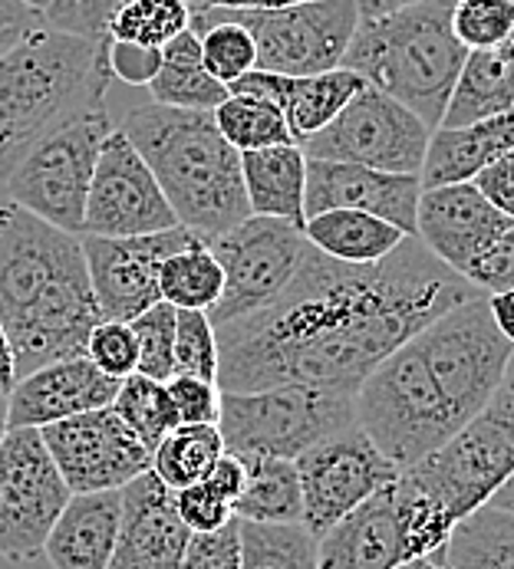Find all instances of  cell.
<instances>
[{
  "instance_id": "6f0895ef",
  "label": "cell",
  "mask_w": 514,
  "mask_h": 569,
  "mask_svg": "<svg viewBox=\"0 0 514 569\" xmlns=\"http://www.w3.org/2000/svg\"><path fill=\"white\" fill-rule=\"evenodd\" d=\"M359 17L363 20H373V17H386V13H396L403 7H413V3H423V0H353Z\"/></svg>"
},
{
  "instance_id": "8d00e7d4",
  "label": "cell",
  "mask_w": 514,
  "mask_h": 569,
  "mask_svg": "<svg viewBox=\"0 0 514 569\" xmlns=\"http://www.w3.org/2000/svg\"><path fill=\"white\" fill-rule=\"evenodd\" d=\"M112 411L126 421V428L149 448L156 451L171 431L181 425L178 408L171 402L169 386L156 382L149 376H129L119 386V396L112 402Z\"/></svg>"
},
{
  "instance_id": "60d3db41",
  "label": "cell",
  "mask_w": 514,
  "mask_h": 569,
  "mask_svg": "<svg viewBox=\"0 0 514 569\" xmlns=\"http://www.w3.org/2000/svg\"><path fill=\"white\" fill-rule=\"evenodd\" d=\"M452 30L465 50H495L514 40V0H458Z\"/></svg>"
},
{
  "instance_id": "b9f144b4",
  "label": "cell",
  "mask_w": 514,
  "mask_h": 569,
  "mask_svg": "<svg viewBox=\"0 0 514 569\" xmlns=\"http://www.w3.org/2000/svg\"><path fill=\"white\" fill-rule=\"evenodd\" d=\"M175 320L178 310L162 300L129 323L139 346V376L156 382H169L175 376Z\"/></svg>"
},
{
  "instance_id": "8992f818",
  "label": "cell",
  "mask_w": 514,
  "mask_h": 569,
  "mask_svg": "<svg viewBox=\"0 0 514 569\" xmlns=\"http://www.w3.org/2000/svg\"><path fill=\"white\" fill-rule=\"evenodd\" d=\"M356 421L399 471L426 461L462 428L416 342L399 346L366 376L356 392Z\"/></svg>"
},
{
  "instance_id": "7a4b0ae2",
  "label": "cell",
  "mask_w": 514,
  "mask_h": 569,
  "mask_svg": "<svg viewBox=\"0 0 514 569\" xmlns=\"http://www.w3.org/2000/svg\"><path fill=\"white\" fill-rule=\"evenodd\" d=\"M159 178L185 231L211 244L251 218L241 152L221 136L211 112L139 106L119 126Z\"/></svg>"
},
{
  "instance_id": "bcb514c9",
  "label": "cell",
  "mask_w": 514,
  "mask_h": 569,
  "mask_svg": "<svg viewBox=\"0 0 514 569\" xmlns=\"http://www.w3.org/2000/svg\"><path fill=\"white\" fill-rule=\"evenodd\" d=\"M181 569H241V520L215 533H191Z\"/></svg>"
},
{
  "instance_id": "ac0fdd59",
  "label": "cell",
  "mask_w": 514,
  "mask_h": 569,
  "mask_svg": "<svg viewBox=\"0 0 514 569\" xmlns=\"http://www.w3.org/2000/svg\"><path fill=\"white\" fill-rule=\"evenodd\" d=\"M195 234L185 228H171L146 238H92L83 234L86 267L92 280V293L99 300L102 320L132 323L156 303H162L159 273L175 250L188 244Z\"/></svg>"
},
{
  "instance_id": "44dd1931",
  "label": "cell",
  "mask_w": 514,
  "mask_h": 569,
  "mask_svg": "<svg viewBox=\"0 0 514 569\" xmlns=\"http://www.w3.org/2000/svg\"><path fill=\"white\" fill-rule=\"evenodd\" d=\"M505 218L472 181L426 188L416 214V238L455 273H465L508 228Z\"/></svg>"
},
{
  "instance_id": "f546056e",
  "label": "cell",
  "mask_w": 514,
  "mask_h": 569,
  "mask_svg": "<svg viewBox=\"0 0 514 569\" xmlns=\"http://www.w3.org/2000/svg\"><path fill=\"white\" fill-rule=\"evenodd\" d=\"M363 89H366V80L346 67L317 73V77H297V80L287 77L280 109H284L294 142L304 146L307 139L324 132Z\"/></svg>"
},
{
  "instance_id": "4316f807",
  "label": "cell",
  "mask_w": 514,
  "mask_h": 569,
  "mask_svg": "<svg viewBox=\"0 0 514 569\" xmlns=\"http://www.w3.org/2000/svg\"><path fill=\"white\" fill-rule=\"evenodd\" d=\"M514 109V40L495 50H468V60L442 116L445 129L472 126Z\"/></svg>"
},
{
  "instance_id": "4fadbf2b",
  "label": "cell",
  "mask_w": 514,
  "mask_h": 569,
  "mask_svg": "<svg viewBox=\"0 0 514 569\" xmlns=\"http://www.w3.org/2000/svg\"><path fill=\"white\" fill-rule=\"evenodd\" d=\"M208 247L225 270V293L208 313L215 329H221L270 307L297 277L310 241L290 221L251 214Z\"/></svg>"
},
{
  "instance_id": "816d5d0a",
  "label": "cell",
  "mask_w": 514,
  "mask_h": 569,
  "mask_svg": "<svg viewBox=\"0 0 514 569\" xmlns=\"http://www.w3.org/2000/svg\"><path fill=\"white\" fill-rule=\"evenodd\" d=\"M43 23V13L27 7L23 0H0V57Z\"/></svg>"
},
{
  "instance_id": "c3c4849f",
  "label": "cell",
  "mask_w": 514,
  "mask_h": 569,
  "mask_svg": "<svg viewBox=\"0 0 514 569\" xmlns=\"http://www.w3.org/2000/svg\"><path fill=\"white\" fill-rule=\"evenodd\" d=\"M462 277L488 297L514 290V224Z\"/></svg>"
},
{
  "instance_id": "ee69618b",
  "label": "cell",
  "mask_w": 514,
  "mask_h": 569,
  "mask_svg": "<svg viewBox=\"0 0 514 569\" xmlns=\"http://www.w3.org/2000/svg\"><path fill=\"white\" fill-rule=\"evenodd\" d=\"M122 0H50L43 10L47 27L86 37V40H109V20Z\"/></svg>"
},
{
  "instance_id": "1f68e13d",
  "label": "cell",
  "mask_w": 514,
  "mask_h": 569,
  "mask_svg": "<svg viewBox=\"0 0 514 569\" xmlns=\"http://www.w3.org/2000/svg\"><path fill=\"white\" fill-rule=\"evenodd\" d=\"M159 290H162V300L171 303L175 310L211 313L225 293V270L211 247L201 238H191L162 263Z\"/></svg>"
},
{
  "instance_id": "7402d4cb",
  "label": "cell",
  "mask_w": 514,
  "mask_h": 569,
  "mask_svg": "<svg viewBox=\"0 0 514 569\" xmlns=\"http://www.w3.org/2000/svg\"><path fill=\"white\" fill-rule=\"evenodd\" d=\"M191 530L178 517L175 490L156 471L122 488V530L109 569H181Z\"/></svg>"
},
{
  "instance_id": "9a60e30c",
  "label": "cell",
  "mask_w": 514,
  "mask_h": 569,
  "mask_svg": "<svg viewBox=\"0 0 514 569\" xmlns=\"http://www.w3.org/2000/svg\"><path fill=\"white\" fill-rule=\"evenodd\" d=\"M297 475L304 490V527L320 540L346 513H353L376 490L393 485L403 471L359 425H353L304 451L297 458Z\"/></svg>"
},
{
  "instance_id": "8fae6325",
  "label": "cell",
  "mask_w": 514,
  "mask_h": 569,
  "mask_svg": "<svg viewBox=\"0 0 514 569\" xmlns=\"http://www.w3.org/2000/svg\"><path fill=\"white\" fill-rule=\"evenodd\" d=\"M198 20H235L257 43V70L317 77L343 67L359 27L353 0H307L280 10H191Z\"/></svg>"
},
{
  "instance_id": "2e32d148",
  "label": "cell",
  "mask_w": 514,
  "mask_h": 569,
  "mask_svg": "<svg viewBox=\"0 0 514 569\" xmlns=\"http://www.w3.org/2000/svg\"><path fill=\"white\" fill-rule=\"evenodd\" d=\"M181 228L149 162L122 129H112L99 149L86 201L83 234L92 238H146Z\"/></svg>"
},
{
  "instance_id": "603a6c76",
  "label": "cell",
  "mask_w": 514,
  "mask_h": 569,
  "mask_svg": "<svg viewBox=\"0 0 514 569\" xmlns=\"http://www.w3.org/2000/svg\"><path fill=\"white\" fill-rule=\"evenodd\" d=\"M119 379H109L89 356L63 359L23 376L10 392V428H47L86 411L112 408Z\"/></svg>"
},
{
  "instance_id": "681fc988",
  "label": "cell",
  "mask_w": 514,
  "mask_h": 569,
  "mask_svg": "<svg viewBox=\"0 0 514 569\" xmlns=\"http://www.w3.org/2000/svg\"><path fill=\"white\" fill-rule=\"evenodd\" d=\"M109 70H112V80L149 89V82L156 80L162 70V50L109 40Z\"/></svg>"
},
{
  "instance_id": "94428289",
  "label": "cell",
  "mask_w": 514,
  "mask_h": 569,
  "mask_svg": "<svg viewBox=\"0 0 514 569\" xmlns=\"http://www.w3.org/2000/svg\"><path fill=\"white\" fill-rule=\"evenodd\" d=\"M7 431H10V392L0 389V445L7 438Z\"/></svg>"
},
{
  "instance_id": "9c48e42d",
  "label": "cell",
  "mask_w": 514,
  "mask_h": 569,
  "mask_svg": "<svg viewBox=\"0 0 514 569\" xmlns=\"http://www.w3.org/2000/svg\"><path fill=\"white\" fill-rule=\"evenodd\" d=\"M413 342L462 425L495 399L512 369L514 346L492 317L488 293L458 303Z\"/></svg>"
},
{
  "instance_id": "74e56055",
  "label": "cell",
  "mask_w": 514,
  "mask_h": 569,
  "mask_svg": "<svg viewBox=\"0 0 514 569\" xmlns=\"http://www.w3.org/2000/svg\"><path fill=\"white\" fill-rule=\"evenodd\" d=\"M191 30L185 0H122L109 20V40L162 50L178 33Z\"/></svg>"
},
{
  "instance_id": "e575fe53",
  "label": "cell",
  "mask_w": 514,
  "mask_h": 569,
  "mask_svg": "<svg viewBox=\"0 0 514 569\" xmlns=\"http://www.w3.org/2000/svg\"><path fill=\"white\" fill-rule=\"evenodd\" d=\"M241 569H320V540L304 523L241 520Z\"/></svg>"
},
{
  "instance_id": "f5cc1de1",
  "label": "cell",
  "mask_w": 514,
  "mask_h": 569,
  "mask_svg": "<svg viewBox=\"0 0 514 569\" xmlns=\"http://www.w3.org/2000/svg\"><path fill=\"white\" fill-rule=\"evenodd\" d=\"M245 481H248L245 461H241L238 455H231V451H225V455H221V461H218V465L211 468V475H208V485L221 490V493L231 500V507H235V500L241 497Z\"/></svg>"
},
{
  "instance_id": "3957f363",
  "label": "cell",
  "mask_w": 514,
  "mask_h": 569,
  "mask_svg": "<svg viewBox=\"0 0 514 569\" xmlns=\"http://www.w3.org/2000/svg\"><path fill=\"white\" fill-rule=\"evenodd\" d=\"M109 40L37 27L0 57V171L109 96Z\"/></svg>"
},
{
  "instance_id": "cb8c5ba5",
  "label": "cell",
  "mask_w": 514,
  "mask_h": 569,
  "mask_svg": "<svg viewBox=\"0 0 514 569\" xmlns=\"http://www.w3.org/2000/svg\"><path fill=\"white\" fill-rule=\"evenodd\" d=\"M122 530V490L73 493L43 553L53 569H109Z\"/></svg>"
},
{
  "instance_id": "6125c7cd",
  "label": "cell",
  "mask_w": 514,
  "mask_h": 569,
  "mask_svg": "<svg viewBox=\"0 0 514 569\" xmlns=\"http://www.w3.org/2000/svg\"><path fill=\"white\" fill-rule=\"evenodd\" d=\"M13 208H17V204H10L7 198H0V228H3L7 221H10V214H13Z\"/></svg>"
},
{
  "instance_id": "83f0119b",
  "label": "cell",
  "mask_w": 514,
  "mask_h": 569,
  "mask_svg": "<svg viewBox=\"0 0 514 569\" xmlns=\"http://www.w3.org/2000/svg\"><path fill=\"white\" fill-rule=\"evenodd\" d=\"M149 96L156 106L188 109V112H215L231 96V89L205 70L201 40L195 30H185L162 47V70L149 82Z\"/></svg>"
},
{
  "instance_id": "5bb4252c",
  "label": "cell",
  "mask_w": 514,
  "mask_h": 569,
  "mask_svg": "<svg viewBox=\"0 0 514 569\" xmlns=\"http://www.w3.org/2000/svg\"><path fill=\"white\" fill-rule=\"evenodd\" d=\"M428 139L432 129L413 109L366 86L324 132L307 139L300 149L307 159L366 164L393 174H423Z\"/></svg>"
},
{
  "instance_id": "d6a6232c",
  "label": "cell",
  "mask_w": 514,
  "mask_h": 569,
  "mask_svg": "<svg viewBox=\"0 0 514 569\" xmlns=\"http://www.w3.org/2000/svg\"><path fill=\"white\" fill-rule=\"evenodd\" d=\"M445 557L452 569H514V513L475 510L452 530Z\"/></svg>"
},
{
  "instance_id": "7c38bea8",
  "label": "cell",
  "mask_w": 514,
  "mask_h": 569,
  "mask_svg": "<svg viewBox=\"0 0 514 569\" xmlns=\"http://www.w3.org/2000/svg\"><path fill=\"white\" fill-rule=\"evenodd\" d=\"M70 497L40 428H10L0 445V560H37Z\"/></svg>"
},
{
  "instance_id": "d590c367",
  "label": "cell",
  "mask_w": 514,
  "mask_h": 569,
  "mask_svg": "<svg viewBox=\"0 0 514 569\" xmlns=\"http://www.w3.org/2000/svg\"><path fill=\"white\" fill-rule=\"evenodd\" d=\"M215 122L221 129V136L245 156L257 149H274V146H297L284 109L270 99L248 96V92H231L215 112Z\"/></svg>"
},
{
  "instance_id": "7bdbcfd3",
  "label": "cell",
  "mask_w": 514,
  "mask_h": 569,
  "mask_svg": "<svg viewBox=\"0 0 514 569\" xmlns=\"http://www.w3.org/2000/svg\"><path fill=\"white\" fill-rule=\"evenodd\" d=\"M86 356L92 359V366L99 372H106L109 379H119V382L139 372V346H136V332L129 323L102 320L89 332Z\"/></svg>"
},
{
  "instance_id": "ab89813d",
  "label": "cell",
  "mask_w": 514,
  "mask_h": 569,
  "mask_svg": "<svg viewBox=\"0 0 514 569\" xmlns=\"http://www.w3.org/2000/svg\"><path fill=\"white\" fill-rule=\"evenodd\" d=\"M218 369H221V346H218V329L211 323V317L201 310H178L175 376L218 382Z\"/></svg>"
},
{
  "instance_id": "d4e9b609",
  "label": "cell",
  "mask_w": 514,
  "mask_h": 569,
  "mask_svg": "<svg viewBox=\"0 0 514 569\" xmlns=\"http://www.w3.org/2000/svg\"><path fill=\"white\" fill-rule=\"evenodd\" d=\"M508 152H514V109L458 129L438 126L428 139L426 164L419 174L423 188L475 181V174H482Z\"/></svg>"
},
{
  "instance_id": "db71d44e",
  "label": "cell",
  "mask_w": 514,
  "mask_h": 569,
  "mask_svg": "<svg viewBox=\"0 0 514 569\" xmlns=\"http://www.w3.org/2000/svg\"><path fill=\"white\" fill-rule=\"evenodd\" d=\"M188 10H280L307 0H185Z\"/></svg>"
},
{
  "instance_id": "d6986e66",
  "label": "cell",
  "mask_w": 514,
  "mask_h": 569,
  "mask_svg": "<svg viewBox=\"0 0 514 569\" xmlns=\"http://www.w3.org/2000/svg\"><path fill=\"white\" fill-rule=\"evenodd\" d=\"M83 257V241L20 208L0 228V323L10 332L40 293Z\"/></svg>"
},
{
  "instance_id": "680465c9",
  "label": "cell",
  "mask_w": 514,
  "mask_h": 569,
  "mask_svg": "<svg viewBox=\"0 0 514 569\" xmlns=\"http://www.w3.org/2000/svg\"><path fill=\"white\" fill-rule=\"evenodd\" d=\"M488 507H495V510H505V513H514V475L502 485V488L495 490V497L488 500Z\"/></svg>"
},
{
  "instance_id": "4dcf8cb0",
  "label": "cell",
  "mask_w": 514,
  "mask_h": 569,
  "mask_svg": "<svg viewBox=\"0 0 514 569\" xmlns=\"http://www.w3.org/2000/svg\"><path fill=\"white\" fill-rule=\"evenodd\" d=\"M241 458V455H238ZM248 481L235 500V517L248 523H304V490L297 461L241 458Z\"/></svg>"
},
{
  "instance_id": "be15d7a7",
  "label": "cell",
  "mask_w": 514,
  "mask_h": 569,
  "mask_svg": "<svg viewBox=\"0 0 514 569\" xmlns=\"http://www.w3.org/2000/svg\"><path fill=\"white\" fill-rule=\"evenodd\" d=\"M23 3H27V7H33V10H40V13L50 7V0H23Z\"/></svg>"
},
{
  "instance_id": "7dc6e473",
  "label": "cell",
  "mask_w": 514,
  "mask_h": 569,
  "mask_svg": "<svg viewBox=\"0 0 514 569\" xmlns=\"http://www.w3.org/2000/svg\"><path fill=\"white\" fill-rule=\"evenodd\" d=\"M181 425H218L221 418V386L205 379L175 376L166 382Z\"/></svg>"
},
{
  "instance_id": "836d02e7",
  "label": "cell",
  "mask_w": 514,
  "mask_h": 569,
  "mask_svg": "<svg viewBox=\"0 0 514 569\" xmlns=\"http://www.w3.org/2000/svg\"><path fill=\"white\" fill-rule=\"evenodd\" d=\"M225 455V438L218 425H178L152 451V471L171 490H185L208 481L211 468Z\"/></svg>"
},
{
  "instance_id": "9f6ffc18",
  "label": "cell",
  "mask_w": 514,
  "mask_h": 569,
  "mask_svg": "<svg viewBox=\"0 0 514 569\" xmlns=\"http://www.w3.org/2000/svg\"><path fill=\"white\" fill-rule=\"evenodd\" d=\"M13 386H17V356H13L7 329L0 323V389L13 392Z\"/></svg>"
},
{
  "instance_id": "5b68a950",
  "label": "cell",
  "mask_w": 514,
  "mask_h": 569,
  "mask_svg": "<svg viewBox=\"0 0 514 569\" xmlns=\"http://www.w3.org/2000/svg\"><path fill=\"white\" fill-rule=\"evenodd\" d=\"M458 523L409 471L320 537V569H399L448 547Z\"/></svg>"
},
{
  "instance_id": "52a82bcc",
  "label": "cell",
  "mask_w": 514,
  "mask_h": 569,
  "mask_svg": "<svg viewBox=\"0 0 514 569\" xmlns=\"http://www.w3.org/2000/svg\"><path fill=\"white\" fill-rule=\"evenodd\" d=\"M109 132L106 106L73 116L0 171V198L67 234L83 238L86 201Z\"/></svg>"
},
{
  "instance_id": "6da1fadb",
  "label": "cell",
  "mask_w": 514,
  "mask_h": 569,
  "mask_svg": "<svg viewBox=\"0 0 514 569\" xmlns=\"http://www.w3.org/2000/svg\"><path fill=\"white\" fill-rule=\"evenodd\" d=\"M478 293L485 290L448 270L419 238H406L379 263H343L310 247L270 307L218 329V386H317L356 396L383 359Z\"/></svg>"
},
{
  "instance_id": "f35d334b",
  "label": "cell",
  "mask_w": 514,
  "mask_h": 569,
  "mask_svg": "<svg viewBox=\"0 0 514 569\" xmlns=\"http://www.w3.org/2000/svg\"><path fill=\"white\" fill-rule=\"evenodd\" d=\"M191 30L201 40L205 70L218 82H225L228 89L241 77H248L251 70H257V43L241 23L191 17Z\"/></svg>"
},
{
  "instance_id": "f907efd6",
  "label": "cell",
  "mask_w": 514,
  "mask_h": 569,
  "mask_svg": "<svg viewBox=\"0 0 514 569\" xmlns=\"http://www.w3.org/2000/svg\"><path fill=\"white\" fill-rule=\"evenodd\" d=\"M505 218L514 221V152H508L505 159H498L495 164H488L482 174H475L472 181Z\"/></svg>"
},
{
  "instance_id": "ba28073f",
  "label": "cell",
  "mask_w": 514,
  "mask_h": 569,
  "mask_svg": "<svg viewBox=\"0 0 514 569\" xmlns=\"http://www.w3.org/2000/svg\"><path fill=\"white\" fill-rule=\"evenodd\" d=\"M356 421V396L317 386H270L257 392H221L218 431L225 451L241 458L297 461L314 445Z\"/></svg>"
},
{
  "instance_id": "e0dca14e",
  "label": "cell",
  "mask_w": 514,
  "mask_h": 569,
  "mask_svg": "<svg viewBox=\"0 0 514 569\" xmlns=\"http://www.w3.org/2000/svg\"><path fill=\"white\" fill-rule=\"evenodd\" d=\"M40 435L73 493L122 490L152 471V451L126 428L112 408L47 425Z\"/></svg>"
},
{
  "instance_id": "f1b7e54d",
  "label": "cell",
  "mask_w": 514,
  "mask_h": 569,
  "mask_svg": "<svg viewBox=\"0 0 514 569\" xmlns=\"http://www.w3.org/2000/svg\"><path fill=\"white\" fill-rule=\"evenodd\" d=\"M304 234L310 247L343 263H379L409 238L383 218L363 211H343V208L307 218Z\"/></svg>"
},
{
  "instance_id": "f6af8a7d",
  "label": "cell",
  "mask_w": 514,
  "mask_h": 569,
  "mask_svg": "<svg viewBox=\"0 0 514 569\" xmlns=\"http://www.w3.org/2000/svg\"><path fill=\"white\" fill-rule=\"evenodd\" d=\"M175 507H178V517L185 520V527L191 533H215V530H221L225 523L235 520L231 500L218 488H211L208 481L175 490Z\"/></svg>"
},
{
  "instance_id": "ffe728a7",
  "label": "cell",
  "mask_w": 514,
  "mask_h": 569,
  "mask_svg": "<svg viewBox=\"0 0 514 569\" xmlns=\"http://www.w3.org/2000/svg\"><path fill=\"white\" fill-rule=\"evenodd\" d=\"M419 174H393L366 164L307 159V218L320 211H363L396 224L403 234L416 238V214L423 198Z\"/></svg>"
},
{
  "instance_id": "91938a15",
  "label": "cell",
  "mask_w": 514,
  "mask_h": 569,
  "mask_svg": "<svg viewBox=\"0 0 514 569\" xmlns=\"http://www.w3.org/2000/svg\"><path fill=\"white\" fill-rule=\"evenodd\" d=\"M399 569H452V567H448V557H445V550H438V553H432V557L413 560V563H406V567H399Z\"/></svg>"
},
{
  "instance_id": "11a10c76",
  "label": "cell",
  "mask_w": 514,
  "mask_h": 569,
  "mask_svg": "<svg viewBox=\"0 0 514 569\" xmlns=\"http://www.w3.org/2000/svg\"><path fill=\"white\" fill-rule=\"evenodd\" d=\"M488 303H492V317H495L498 329L505 332V339L514 346V290H508V293H492Z\"/></svg>"
},
{
  "instance_id": "277c9868",
  "label": "cell",
  "mask_w": 514,
  "mask_h": 569,
  "mask_svg": "<svg viewBox=\"0 0 514 569\" xmlns=\"http://www.w3.org/2000/svg\"><path fill=\"white\" fill-rule=\"evenodd\" d=\"M458 0H423L386 17L363 20L343 57V67L366 86L413 109L428 129L442 126L452 89L468 50L452 30Z\"/></svg>"
},
{
  "instance_id": "30bf717a",
  "label": "cell",
  "mask_w": 514,
  "mask_h": 569,
  "mask_svg": "<svg viewBox=\"0 0 514 569\" xmlns=\"http://www.w3.org/2000/svg\"><path fill=\"white\" fill-rule=\"evenodd\" d=\"M409 475L445 503L455 523L488 507L495 490L514 475V372L488 406L426 461L409 468Z\"/></svg>"
},
{
  "instance_id": "484cf974",
  "label": "cell",
  "mask_w": 514,
  "mask_h": 569,
  "mask_svg": "<svg viewBox=\"0 0 514 569\" xmlns=\"http://www.w3.org/2000/svg\"><path fill=\"white\" fill-rule=\"evenodd\" d=\"M251 214L307 224V152L300 146H274L241 156Z\"/></svg>"
}]
</instances>
